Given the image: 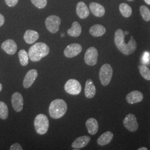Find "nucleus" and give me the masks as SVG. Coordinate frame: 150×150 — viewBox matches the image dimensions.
<instances>
[{"mask_svg":"<svg viewBox=\"0 0 150 150\" xmlns=\"http://www.w3.org/2000/svg\"><path fill=\"white\" fill-rule=\"evenodd\" d=\"M86 126L88 133L92 135L96 134L98 130V123L95 118L88 119L86 121Z\"/></svg>","mask_w":150,"mask_h":150,"instance_id":"obj_19","label":"nucleus"},{"mask_svg":"<svg viewBox=\"0 0 150 150\" xmlns=\"http://www.w3.org/2000/svg\"><path fill=\"white\" fill-rule=\"evenodd\" d=\"M34 126L38 134H44L47 133L49 127V121L44 114H38L34 121Z\"/></svg>","mask_w":150,"mask_h":150,"instance_id":"obj_4","label":"nucleus"},{"mask_svg":"<svg viewBox=\"0 0 150 150\" xmlns=\"http://www.w3.org/2000/svg\"><path fill=\"white\" fill-rule=\"evenodd\" d=\"M38 76V72L37 70L32 69L28 71L23 82V87L25 88H30L33 85Z\"/></svg>","mask_w":150,"mask_h":150,"instance_id":"obj_12","label":"nucleus"},{"mask_svg":"<svg viewBox=\"0 0 150 150\" xmlns=\"http://www.w3.org/2000/svg\"><path fill=\"white\" fill-rule=\"evenodd\" d=\"M67 110V103L62 99H56L52 101L48 108L50 116L54 119H58L63 117Z\"/></svg>","mask_w":150,"mask_h":150,"instance_id":"obj_3","label":"nucleus"},{"mask_svg":"<svg viewBox=\"0 0 150 150\" xmlns=\"http://www.w3.org/2000/svg\"><path fill=\"white\" fill-rule=\"evenodd\" d=\"M90 9L91 12L98 17H101L105 15V10L103 6L96 3V2H92L90 4Z\"/></svg>","mask_w":150,"mask_h":150,"instance_id":"obj_18","label":"nucleus"},{"mask_svg":"<svg viewBox=\"0 0 150 150\" xmlns=\"http://www.w3.org/2000/svg\"><path fill=\"white\" fill-rule=\"evenodd\" d=\"M113 138V134L110 131H107L101 134L97 140V144L100 146L107 145L112 141Z\"/></svg>","mask_w":150,"mask_h":150,"instance_id":"obj_22","label":"nucleus"},{"mask_svg":"<svg viewBox=\"0 0 150 150\" xmlns=\"http://www.w3.org/2000/svg\"><path fill=\"white\" fill-rule=\"evenodd\" d=\"M113 75L111 66L108 64H103L99 72V78L103 86H107L110 83Z\"/></svg>","mask_w":150,"mask_h":150,"instance_id":"obj_5","label":"nucleus"},{"mask_svg":"<svg viewBox=\"0 0 150 150\" xmlns=\"http://www.w3.org/2000/svg\"><path fill=\"white\" fill-rule=\"evenodd\" d=\"M2 49L8 54L13 55L16 54L17 46L16 42L13 40H7L1 45Z\"/></svg>","mask_w":150,"mask_h":150,"instance_id":"obj_13","label":"nucleus"},{"mask_svg":"<svg viewBox=\"0 0 150 150\" xmlns=\"http://www.w3.org/2000/svg\"><path fill=\"white\" fill-rule=\"evenodd\" d=\"M8 116V109L5 103L0 101V118L5 120Z\"/></svg>","mask_w":150,"mask_h":150,"instance_id":"obj_27","label":"nucleus"},{"mask_svg":"<svg viewBox=\"0 0 150 150\" xmlns=\"http://www.w3.org/2000/svg\"><path fill=\"white\" fill-rule=\"evenodd\" d=\"M150 61V54L148 52H145L142 57V62L143 64H149Z\"/></svg>","mask_w":150,"mask_h":150,"instance_id":"obj_30","label":"nucleus"},{"mask_svg":"<svg viewBox=\"0 0 150 150\" xmlns=\"http://www.w3.org/2000/svg\"><path fill=\"white\" fill-rule=\"evenodd\" d=\"M98 51L94 47H90L87 50L85 54V62L89 66H94L97 62Z\"/></svg>","mask_w":150,"mask_h":150,"instance_id":"obj_9","label":"nucleus"},{"mask_svg":"<svg viewBox=\"0 0 150 150\" xmlns=\"http://www.w3.org/2000/svg\"><path fill=\"white\" fill-rule=\"evenodd\" d=\"M18 0H5L6 4L9 7H14L18 3Z\"/></svg>","mask_w":150,"mask_h":150,"instance_id":"obj_31","label":"nucleus"},{"mask_svg":"<svg viewBox=\"0 0 150 150\" xmlns=\"http://www.w3.org/2000/svg\"><path fill=\"white\" fill-rule=\"evenodd\" d=\"M10 150H22L23 148L18 143H15L13 144V145L11 146L10 148Z\"/></svg>","mask_w":150,"mask_h":150,"instance_id":"obj_32","label":"nucleus"},{"mask_svg":"<svg viewBox=\"0 0 150 150\" xmlns=\"http://www.w3.org/2000/svg\"><path fill=\"white\" fill-rule=\"evenodd\" d=\"M96 89L91 79L86 81L85 87V95L87 98H92L95 96Z\"/></svg>","mask_w":150,"mask_h":150,"instance_id":"obj_17","label":"nucleus"},{"mask_svg":"<svg viewBox=\"0 0 150 150\" xmlns=\"http://www.w3.org/2000/svg\"><path fill=\"white\" fill-rule=\"evenodd\" d=\"M18 57L20 64L23 66H27L29 62L28 54L25 50H21L18 52Z\"/></svg>","mask_w":150,"mask_h":150,"instance_id":"obj_25","label":"nucleus"},{"mask_svg":"<svg viewBox=\"0 0 150 150\" xmlns=\"http://www.w3.org/2000/svg\"><path fill=\"white\" fill-rule=\"evenodd\" d=\"M5 21V17L3 16L2 14L0 13V27H1L2 26L4 25Z\"/></svg>","mask_w":150,"mask_h":150,"instance_id":"obj_33","label":"nucleus"},{"mask_svg":"<svg viewBox=\"0 0 150 150\" xmlns=\"http://www.w3.org/2000/svg\"><path fill=\"white\" fill-rule=\"evenodd\" d=\"M148 150V149L147 148H146V147H141V148H139V149H138V150Z\"/></svg>","mask_w":150,"mask_h":150,"instance_id":"obj_34","label":"nucleus"},{"mask_svg":"<svg viewBox=\"0 0 150 150\" xmlns=\"http://www.w3.org/2000/svg\"><path fill=\"white\" fill-rule=\"evenodd\" d=\"M139 73L146 80L150 81V70L145 65L139 66Z\"/></svg>","mask_w":150,"mask_h":150,"instance_id":"obj_28","label":"nucleus"},{"mask_svg":"<svg viewBox=\"0 0 150 150\" xmlns=\"http://www.w3.org/2000/svg\"><path fill=\"white\" fill-rule=\"evenodd\" d=\"M144 98L142 93L137 90H134L127 95L126 99L127 102L129 104H134L141 102Z\"/></svg>","mask_w":150,"mask_h":150,"instance_id":"obj_14","label":"nucleus"},{"mask_svg":"<svg viewBox=\"0 0 150 150\" xmlns=\"http://www.w3.org/2000/svg\"><path fill=\"white\" fill-rule=\"evenodd\" d=\"M124 33H125V35H128L129 34V32H127V31H125Z\"/></svg>","mask_w":150,"mask_h":150,"instance_id":"obj_37","label":"nucleus"},{"mask_svg":"<svg viewBox=\"0 0 150 150\" xmlns=\"http://www.w3.org/2000/svg\"><path fill=\"white\" fill-rule=\"evenodd\" d=\"M2 89V84L0 83V92L1 91Z\"/></svg>","mask_w":150,"mask_h":150,"instance_id":"obj_36","label":"nucleus"},{"mask_svg":"<svg viewBox=\"0 0 150 150\" xmlns=\"http://www.w3.org/2000/svg\"><path fill=\"white\" fill-rule=\"evenodd\" d=\"M64 90L67 93L72 95H77L80 93L82 87L80 83L75 79H70L64 85Z\"/></svg>","mask_w":150,"mask_h":150,"instance_id":"obj_6","label":"nucleus"},{"mask_svg":"<svg viewBox=\"0 0 150 150\" xmlns=\"http://www.w3.org/2000/svg\"><path fill=\"white\" fill-rule=\"evenodd\" d=\"M141 15L145 21H149L150 20V9L146 6H141L139 8Z\"/></svg>","mask_w":150,"mask_h":150,"instance_id":"obj_26","label":"nucleus"},{"mask_svg":"<svg viewBox=\"0 0 150 150\" xmlns=\"http://www.w3.org/2000/svg\"><path fill=\"white\" fill-rule=\"evenodd\" d=\"M82 31V28L80 23L77 22H74L72 26L67 30L68 35L72 37H79Z\"/></svg>","mask_w":150,"mask_h":150,"instance_id":"obj_23","label":"nucleus"},{"mask_svg":"<svg viewBox=\"0 0 150 150\" xmlns=\"http://www.w3.org/2000/svg\"><path fill=\"white\" fill-rule=\"evenodd\" d=\"M32 4L38 8H45L47 4V0H31Z\"/></svg>","mask_w":150,"mask_h":150,"instance_id":"obj_29","label":"nucleus"},{"mask_svg":"<svg viewBox=\"0 0 150 150\" xmlns=\"http://www.w3.org/2000/svg\"><path fill=\"white\" fill-rule=\"evenodd\" d=\"M38 38L39 34L38 32L31 30H27L23 36V38L25 42L28 44H32L35 42Z\"/></svg>","mask_w":150,"mask_h":150,"instance_id":"obj_21","label":"nucleus"},{"mask_svg":"<svg viewBox=\"0 0 150 150\" xmlns=\"http://www.w3.org/2000/svg\"><path fill=\"white\" fill-rule=\"evenodd\" d=\"M76 13L81 19H85L89 16L90 10L86 4L81 1L76 6Z\"/></svg>","mask_w":150,"mask_h":150,"instance_id":"obj_16","label":"nucleus"},{"mask_svg":"<svg viewBox=\"0 0 150 150\" xmlns=\"http://www.w3.org/2000/svg\"><path fill=\"white\" fill-rule=\"evenodd\" d=\"M50 48L46 43L38 42L33 45L28 50L29 59L32 62H38L48 55Z\"/></svg>","mask_w":150,"mask_h":150,"instance_id":"obj_2","label":"nucleus"},{"mask_svg":"<svg viewBox=\"0 0 150 150\" xmlns=\"http://www.w3.org/2000/svg\"><path fill=\"white\" fill-rule=\"evenodd\" d=\"M82 46L78 43H72L67 46L64 50V56L68 58H72L80 54Z\"/></svg>","mask_w":150,"mask_h":150,"instance_id":"obj_10","label":"nucleus"},{"mask_svg":"<svg viewBox=\"0 0 150 150\" xmlns=\"http://www.w3.org/2000/svg\"><path fill=\"white\" fill-rule=\"evenodd\" d=\"M123 126L129 131L134 132L136 131L139 127L137 119L134 114L129 113L123 119Z\"/></svg>","mask_w":150,"mask_h":150,"instance_id":"obj_8","label":"nucleus"},{"mask_svg":"<svg viewBox=\"0 0 150 150\" xmlns=\"http://www.w3.org/2000/svg\"><path fill=\"white\" fill-rule=\"evenodd\" d=\"M125 34L121 29H117L115 33L114 41L118 50L125 55L134 53L137 48V43L133 36H131L129 43L125 42Z\"/></svg>","mask_w":150,"mask_h":150,"instance_id":"obj_1","label":"nucleus"},{"mask_svg":"<svg viewBox=\"0 0 150 150\" xmlns=\"http://www.w3.org/2000/svg\"><path fill=\"white\" fill-rule=\"evenodd\" d=\"M91 138L88 136H83L77 138L72 144V147L74 150L83 148L90 142Z\"/></svg>","mask_w":150,"mask_h":150,"instance_id":"obj_15","label":"nucleus"},{"mask_svg":"<svg viewBox=\"0 0 150 150\" xmlns=\"http://www.w3.org/2000/svg\"><path fill=\"white\" fill-rule=\"evenodd\" d=\"M127 1H134V0H127Z\"/></svg>","mask_w":150,"mask_h":150,"instance_id":"obj_39","label":"nucleus"},{"mask_svg":"<svg viewBox=\"0 0 150 150\" xmlns=\"http://www.w3.org/2000/svg\"><path fill=\"white\" fill-rule=\"evenodd\" d=\"M119 10L122 14V15L125 17H129L132 14V8L127 4L122 3L119 6Z\"/></svg>","mask_w":150,"mask_h":150,"instance_id":"obj_24","label":"nucleus"},{"mask_svg":"<svg viewBox=\"0 0 150 150\" xmlns=\"http://www.w3.org/2000/svg\"><path fill=\"white\" fill-rule=\"evenodd\" d=\"M64 34H62V35H61V37L62 38V37H64Z\"/></svg>","mask_w":150,"mask_h":150,"instance_id":"obj_38","label":"nucleus"},{"mask_svg":"<svg viewBox=\"0 0 150 150\" xmlns=\"http://www.w3.org/2000/svg\"><path fill=\"white\" fill-rule=\"evenodd\" d=\"M12 105L16 112H21L23 107V98L21 94L18 92H15L12 96Z\"/></svg>","mask_w":150,"mask_h":150,"instance_id":"obj_11","label":"nucleus"},{"mask_svg":"<svg viewBox=\"0 0 150 150\" xmlns=\"http://www.w3.org/2000/svg\"><path fill=\"white\" fill-rule=\"evenodd\" d=\"M61 24V19L59 16L51 15L47 17L45 21V25L48 31L55 33L59 30Z\"/></svg>","mask_w":150,"mask_h":150,"instance_id":"obj_7","label":"nucleus"},{"mask_svg":"<svg viewBox=\"0 0 150 150\" xmlns=\"http://www.w3.org/2000/svg\"><path fill=\"white\" fill-rule=\"evenodd\" d=\"M106 28L101 25L96 24L90 27L89 32L93 37H100L106 33Z\"/></svg>","mask_w":150,"mask_h":150,"instance_id":"obj_20","label":"nucleus"},{"mask_svg":"<svg viewBox=\"0 0 150 150\" xmlns=\"http://www.w3.org/2000/svg\"><path fill=\"white\" fill-rule=\"evenodd\" d=\"M144 1L147 5H150V0H144Z\"/></svg>","mask_w":150,"mask_h":150,"instance_id":"obj_35","label":"nucleus"}]
</instances>
